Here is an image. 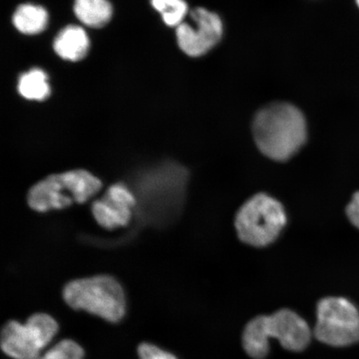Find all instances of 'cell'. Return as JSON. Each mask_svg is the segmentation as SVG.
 <instances>
[{"label": "cell", "mask_w": 359, "mask_h": 359, "mask_svg": "<svg viewBox=\"0 0 359 359\" xmlns=\"http://www.w3.org/2000/svg\"><path fill=\"white\" fill-rule=\"evenodd\" d=\"M287 222L284 205L273 196L259 193L241 206L235 227L238 237L245 244L266 247L279 238Z\"/></svg>", "instance_id": "5"}, {"label": "cell", "mask_w": 359, "mask_h": 359, "mask_svg": "<svg viewBox=\"0 0 359 359\" xmlns=\"http://www.w3.org/2000/svg\"><path fill=\"white\" fill-rule=\"evenodd\" d=\"M89 41L87 34L78 26H67L57 34L53 48L65 60L79 61L87 55Z\"/></svg>", "instance_id": "11"}, {"label": "cell", "mask_w": 359, "mask_h": 359, "mask_svg": "<svg viewBox=\"0 0 359 359\" xmlns=\"http://www.w3.org/2000/svg\"><path fill=\"white\" fill-rule=\"evenodd\" d=\"M13 25L21 33L36 34L41 33L48 24V13L43 8L33 4H22L13 17Z\"/></svg>", "instance_id": "13"}, {"label": "cell", "mask_w": 359, "mask_h": 359, "mask_svg": "<svg viewBox=\"0 0 359 359\" xmlns=\"http://www.w3.org/2000/svg\"><path fill=\"white\" fill-rule=\"evenodd\" d=\"M356 1H357V4H358V6L359 7V0H356Z\"/></svg>", "instance_id": "19"}, {"label": "cell", "mask_w": 359, "mask_h": 359, "mask_svg": "<svg viewBox=\"0 0 359 359\" xmlns=\"http://www.w3.org/2000/svg\"><path fill=\"white\" fill-rule=\"evenodd\" d=\"M137 205L134 193L122 183L109 187L100 200L94 202L93 214L101 226L109 230L127 226Z\"/></svg>", "instance_id": "10"}, {"label": "cell", "mask_w": 359, "mask_h": 359, "mask_svg": "<svg viewBox=\"0 0 359 359\" xmlns=\"http://www.w3.org/2000/svg\"><path fill=\"white\" fill-rule=\"evenodd\" d=\"M83 349L73 340L65 339L49 349L38 359H83Z\"/></svg>", "instance_id": "16"}, {"label": "cell", "mask_w": 359, "mask_h": 359, "mask_svg": "<svg viewBox=\"0 0 359 359\" xmlns=\"http://www.w3.org/2000/svg\"><path fill=\"white\" fill-rule=\"evenodd\" d=\"M271 338L279 340L285 349L299 352L311 342V330L304 318L290 309L255 318L246 325L242 338L246 353L255 359L266 358Z\"/></svg>", "instance_id": "3"}, {"label": "cell", "mask_w": 359, "mask_h": 359, "mask_svg": "<svg viewBox=\"0 0 359 359\" xmlns=\"http://www.w3.org/2000/svg\"><path fill=\"white\" fill-rule=\"evenodd\" d=\"M18 89L20 95L29 100L43 101L50 94L47 75L39 69L21 75Z\"/></svg>", "instance_id": "14"}, {"label": "cell", "mask_w": 359, "mask_h": 359, "mask_svg": "<svg viewBox=\"0 0 359 359\" xmlns=\"http://www.w3.org/2000/svg\"><path fill=\"white\" fill-rule=\"evenodd\" d=\"M346 215L353 226L359 229V191L353 196L351 201L348 204Z\"/></svg>", "instance_id": "18"}, {"label": "cell", "mask_w": 359, "mask_h": 359, "mask_svg": "<svg viewBox=\"0 0 359 359\" xmlns=\"http://www.w3.org/2000/svg\"><path fill=\"white\" fill-rule=\"evenodd\" d=\"M316 338L330 346L345 347L359 342V312L348 299L327 297L317 306Z\"/></svg>", "instance_id": "7"}, {"label": "cell", "mask_w": 359, "mask_h": 359, "mask_svg": "<svg viewBox=\"0 0 359 359\" xmlns=\"http://www.w3.org/2000/svg\"><path fill=\"white\" fill-rule=\"evenodd\" d=\"M146 173L139 182L137 196L148 213L154 212L156 223L173 222L185 202L189 172L182 165L165 161Z\"/></svg>", "instance_id": "2"}, {"label": "cell", "mask_w": 359, "mask_h": 359, "mask_svg": "<svg viewBox=\"0 0 359 359\" xmlns=\"http://www.w3.org/2000/svg\"><path fill=\"white\" fill-rule=\"evenodd\" d=\"M70 307L83 309L111 323L122 320L126 300L122 286L114 278L98 276L71 281L64 290Z\"/></svg>", "instance_id": "6"}, {"label": "cell", "mask_w": 359, "mask_h": 359, "mask_svg": "<svg viewBox=\"0 0 359 359\" xmlns=\"http://www.w3.org/2000/svg\"><path fill=\"white\" fill-rule=\"evenodd\" d=\"M58 330L55 318L36 313L25 325L10 321L3 327L1 348L15 359H38L40 351L51 342Z\"/></svg>", "instance_id": "8"}, {"label": "cell", "mask_w": 359, "mask_h": 359, "mask_svg": "<svg viewBox=\"0 0 359 359\" xmlns=\"http://www.w3.org/2000/svg\"><path fill=\"white\" fill-rule=\"evenodd\" d=\"M138 355L140 359H177L172 353L147 343L142 344L138 347Z\"/></svg>", "instance_id": "17"}, {"label": "cell", "mask_w": 359, "mask_h": 359, "mask_svg": "<svg viewBox=\"0 0 359 359\" xmlns=\"http://www.w3.org/2000/svg\"><path fill=\"white\" fill-rule=\"evenodd\" d=\"M100 179L84 170L50 175L31 188L28 203L36 212L69 208L84 203L101 189Z\"/></svg>", "instance_id": "4"}, {"label": "cell", "mask_w": 359, "mask_h": 359, "mask_svg": "<svg viewBox=\"0 0 359 359\" xmlns=\"http://www.w3.org/2000/svg\"><path fill=\"white\" fill-rule=\"evenodd\" d=\"M78 19L91 28H102L109 22L112 8L107 0H75Z\"/></svg>", "instance_id": "12"}, {"label": "cell", "mask_w": 359, "mask_h": 359, "mask_svg": "<svg viewBox=\"0 0 359 359\" xmlns=\"http://www.w3.org/2000/svg\"><path fill=\"white\" fill-rule=\"evenodd\" d=\"M252 133L260 152L281 163L291 159L304 146L307 122L298 107L288 102H273L255 114Z\"/></svg>", "instance_id": "1"}, {"label": "cell", "mask_w": 359, "mask_h": 359, "mask_svg": "<svg viewBox=\"0 0 359 359\" xmlns=\"http://www.w3.org/2000/svg\"><path fill=\"white\" fill-rule=\"evenodd\" d=\"M195 22L192 26L182 22L177 27V39L180 48L191 57H200L218 43L223 34L221 19L204 8H196L191 13Z\"/></svg>", "instance_id": "9"}, {"label": "cell", "mask_w": 359, "mask_h": 359, "mask_svg": "<svg viewBox=\"0 0 359 359\" xmlns=\"http://www.w3.org/2000/svg\"><path fill=\"white\" fill-rule=\"evenodd\" d=\"M155 10L160 12L165 24L178 26L183 22L188 7L184 0H151Z\"/></svg>", "instance_id": "15"}]
</instances>
